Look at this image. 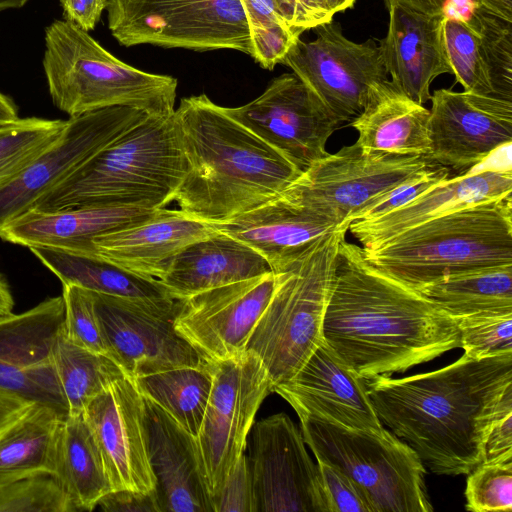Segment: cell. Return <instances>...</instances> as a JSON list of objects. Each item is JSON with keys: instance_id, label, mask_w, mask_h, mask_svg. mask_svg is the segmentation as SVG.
Here are the masks:
<instances>
[{"instance_id": "cell-1", "label": "cell", "mask_w": 512, "mask_h": 512, "mask_svg": "<svg viewBox=\"0 0 512 512\" xmlns=\"http://www.w3.org/2000/svg\"><path fill=\"white\" fill-rule=\"evenodd\" d=\"M364 379L381 423L439 475L468 474L478 466L489 426L512 412V353L463 354L431 372Z\"/></svg>"}, {"instance_id": "cell-2", "label": "cell", "mask_w": 512, "mask_h": 512, "mask_svg": "<svg viewBox=\"0 0 512 512\" xmlns=\"http://www.w3.org/2000/svg\"><path fill=\"white\" fill-rule=\"evenodd\" d=\"M323 338L361 377L404 372L461 347L454 319L373 267L362 247H338Z\"/></svg>"}, {"instance_id": "cell-3", "label": "cell", "mask_w": 512, "mask_h": 512, "mask_svg": "<svg viewBox=\"0 0 512 512\" xmlns=\"http://www.w3.org/2000/svg\"><path fill=\"white\" fill-rule=\"evenodd\" d=\"M189 171L174 194L179 209L223 224L277 197L301 172L207 95L175 109Z\"/></svg>"}, {"instance_id": "cell-4", "label": "cell", "mask_w": 512, "mask_h": 512, "mask_svg": "<svg viewBox=\"0 0 512 512\" xmlns=\"http://www.w3.org/2000/svg\"><path fill=\"white\" fill-rule=\"evenodd\" d=\"M188 171L175 115L149 116L86 161L31 209L165 208Z\"/></svg>"}, {"instance_id": "cell-5", "label": "cell", "mask_w": 512, "mask_h": 512, "mask_svg": "<svg viewBox=\"0 0 512 512\" xmlns=\"http://www.w3.org/2000/svg\"><path fill=\"white\" fill-rule=\"evenodd\" d=\"M362 250L373 267L416 291L451 275L512 266L511 196L443 214Z\"/></svg>"}, {"instance_id": "cell-6", "label": "cell", "mask_w": 512, "mask_h": 512, "mask_svg": "<svg viewBox=\"0 0 512 512\" xmlns=\"http://www.w3.org/2000/svg\"><path fill=\"white\" fill-rule=\"evenodd\" d=\"M43 68L54 105L70 117L115 106L174 114L177 80L134 68L67 20L45 30Z\"/></svg>"}, {"instance_id": "cell-7", "label": "cell", "mask_w": 512, "mask_h": 512, "mask_svg": "<svg viewBox=\"0 0 512 512\" xmlns=\"http://www.w3.org/2000/svg\"><path fill=\"white\" fill-rule=\"evenodd\" d=\"M349 224L316 240L275 273L272 296L245 348L261 361L272 388L291 378L323 339L340 241Z\"/></svg>"}, {"instance_id": "cell-8", "label": "cell", "mask_w": 512, "mask_h": 512, "mask_svg": "<svg viewBox=\"0 0 512 512\" xmlns=\"http://www.w3.org/2000/svg\"><path fill=\"white\" fill-rule=\"evenodd\" d=\"M317 462L347 475L374 512H431L425 466L417 453L384 427L346 428L316 417L299 418Z\"/></svg>"}, {"instance_id": "cell-9", "label": "cell", "mask_w": 512, "mask_h": 512, "mask_svg": "<svg viewBox=\"0 0 512 512\" xmlns=\"http://www.w3.org/2000/svg\"><path fill=\"white\" fill-rule=\"evenodd\" d=\"M433 162L364 150L357 142L313 163L278 196L336 225L349 224Z\"/></svg>"}, {"instance_id": "cell-10", "label": "cell", "mask_w": 512, "mask_h": 512, "mask_svg": "<svg viewBox=\"0 0 512 512\" xmlns=\"http://www.w3.org/2000/svg\"><path fill=\"white\" fill-rule=\"evenodd\" d=\"M108 27L123 46L231 49L252 57L241 0H108Z\"/></svg>"}, {"instance_id": "cell-11", "label": "cell", "mask_w": 512, "mask_h": 512, "mask_svg": "<svg viewBox=\"0 0 512 512\" xmlns=\"http://www.w3.org/2000/svg\"><path fill=\"white\" fill-rule=\"evenodd\" d=\"M209 363L212 387L194 445L212 501L244 453L255 415L272 391L261 361L251 352Z\"/></svg>"}, {"instance_id": "cell-12", "label": "cell", "mask_w": 512, "mask_h": 512, "mask_svg": "<svg viewBox=\"0 0 512 512\" xmlns=\"http://www.w3.org/2000/svg\"><path fill=\"white\" fill-rule=\"evenodd\" d=\"M93 294L107 355L127 377L206 362L175 329L179 299Z\"/></svg>"}, {"instance_id": "cell-13", "label": "cell", "mask_w": 512, "mask_h": 512, "mask_svg": "<svg viewBox=\"0 0 512 512\" xmlns=\"http://www.w3.org/2000/svg\"><path fill=\"white\" fill-rule=\"evenodd\" d=\"M316 38H298L281 64L314 93L340 122L352 121L362 111L372 88L388 80L379 45L374 39H348L333 20L315 28Z\"/></svg>"}, {"instance_id": "cell-14", "label": "cell", "mask_w": 512, "mask_h": 512, "mask_svg": "<svg viewBox=\"0 0 512 512\" xmlns=\"http://www.w3.org/2000/svg\"><path fill=\"white\" fill-rule=\"evenodd\" d=\"M149 116L142 110L115 106L70 117L56 141L0 187V229L33 208L43 195Z\"/></svg>"}, {"instance_id": "cell-15", "label": "cell", "mask_w": 512, "mask_h": 512, "mask_svg": "<svg viewBox=\"0 0 512 512\" xmlns=\"http://www.w3.org/2000/svg\"><path fill=\"white\" fill-rule=\"evenodd\" d=\"M248 462L256 512H329L318 464L285 413L252 426Z\"/></svg>"}, {"instance_id": "cell-16", "label": "cell", "mask_w": 512, "mask_h": 512, "mask_svg": "<svg viewBox=\"0 0 512 512\" xmlns=\"http://www.w3.org/2000/svg\"><path fill=\"white\" fill-rule=\"evenodd\" d=\"M225 110L301 173L328 155L326 143L341 123L294 73L274 78L251 102Z\"/></svg>"}, {"instance_id": "cell-17", "label": "cell", "mask_w": 512, "mask_h": 512, "mask_svg": "<svg viewBox=\"0 0 512 512\" xmlns=\"http://www.w3.org/2000/svg\"><path fill=\"white\" fill-rule=\"evenodd\" d=\"M275 283L269 272L179 299L175 329L207 362L236 357L245 351Z\"/></svg>"}, {"instance_id": "cell-18", "label": "cell", "mask_w": 512, "mask_h": 512, "mask_svg": "<svg viewBox=\"0 0 512 512\" xmlns=\"http://www.w3.org/2000/svg\"><path fill=\"white\" fill-rule=\"evenodd\" d=\"M430 100V161L465 172L511 145L512 100L445 88Z\"/></svg>"}, {"instance_id": "cell-19", "label": "cell", "mask_w": 512, "mask_h": 512, "mask_svg": "<svg viewBox=\"0 0 512 512\" xmlns=\"http://www.w3.org/2000/svg\"><path fill=\"white\" fill-rule=\"evenodd\" d=\"M83 415L102 454L112 489L154 490L144 397L134 381L125 377L114 382L89 402Z\"/></svg>"}, {"instance_id": "cell-20", "label": "cell", "mask_w": 512, "mask_h": 512, "mask_svg": "<svg viewBox=\"0 0 512 512\" xmlns=\"http://www.w3.org/2000/svg\"><path fill=\"white\" fill-rule=\"evenodd\" d=\"M511 145L494 152L462 174L449 177L406 205L382 216L355 220L348 230L363 249L452 211L511 196Z\"/></svg>"}, {"instance_id": "cell-21", "label": "cell", "mask_w": 512, "mask_h": 512, "mask_svg": "<svg viewBox=\"0 0 512 512\" xmlns=\"http://www.w3.org/2000/svg\"><path fill=\"white\" fill-rule=\"evenodd\" d=\"M299 418L316 417L357 430L383 427L361 377L324 340L297 372L272 388Z\"/></svg>"}, {"instance_id": "cell-22", "label": "cell", "mask_w": 512, "mask_h": 512, "mask_svg": "<svg viewBox=\"0 0 512 512\" xmlns=\"http://www.w3.org/2000/svg\"><path fill=\"white\" fill-rule=\"evenodd\" d=\"M218 232L182 210L159 208L146 218L92 240L94 255L139 276L159 279L171 260L195 241Z\"/></svg>"}, {"instance_id": "cell-23", "label": "cell", "mask_w": 512, "mask_h": 512, "mask_svg": "<svg viewBox=\"0 0 512 512\" xmlns=\"http://www.w3.org/2000/svg\"><path fill=\"white\" fill-rule=\"evenodd\" d=\"M387 10V34L379 41L384 67L397 88L424 105L431 99L433 80L452 74L442 40L446 14L422 13L397 4Z\"/></svg>"}, {"instance_id": "cell-24", "label": "cell", "mask_w": 512, "mask_h": 512, "mask_svg": "<svg viewBox=\"0 0 512 512\" xmlns=\"http://www.w3.org/2000/svg\"><path fill=\"white\" fill-rule=\"evenodd\" d=\"M144 404L148 456L159 512H213L194 438L150 399L144 397Z\"/></svg>"}, {"instance_id": "cell-25", "label": "cell", "mask_w": 512, "mask_h": 512, "mask_svg": "<svg viewBox=\"0 0 512 512\" xmlns=\"http://www.w3.org/2000/svg\"><path fill=\"white\" fill-rule=\"evenodd\" d=\"M155 210L107 205H82L51 211L30 209L3 226L0 238L27 248H59L94 255V238L138 222Z\"/></svg>"}, {"instance_id": "cell-26", "label": "cell", "mask_w": 512, "mask_h": 512, "mask_svg": "<svg viewBox=\"0 0 512 512\" xmlns=\"http://www.w3.org/2000/svg\"><path fill=\"white\" fill-rule=\"evenodd\" d=\"M214 225L257 251L274 273L285 270L316 240L341 226L279 196L226 223Z\"/></svg>"}, {"instance_id": "cell-27", "label": "cell", "mask_w": 512, "mask_h": 512, "mask_svg": "<svg viewBox=\"0 0 512 512\" xmlns=\"http://www.w3.org/2000/svg\"><path fill=\"white\" fill-rule=\"evenodd\" d=\"M273 272L253 248L218 230L180 251L158 279L172 298Z\"/></svg>"}, {"instance_id": "cell-28", "label": "cell", "mask_w": 512, "mask_h": 512, "mask_svg": "<svg viewBox=\"0 0 512 512\" xmlns=\"http://www.w3.org/2000/svg\"><path fill=\"white\" fill-rule=\"evenodd\" d=\"M430 110L386 80L375 85L361 111L351 121L356 142L368 151L427 156Z\"/></svg>"}, {"instance_id": "cell-29", "label": "cell", "mask_w": 512, "mask_h": 512, "mask_svg": "<svg viewBox=\"0 0 512 512\" xmlns=\"http://www.w3.org/2000/svg\"><path fill=\"white\" fill-rule=\"evenodd\" d=\"M51 475L74 511H91L113 491L100 449L83 415L59 421L53 448Z\"/></svg>"}, {"instance_id": "cell-30", "label": "cell", "mask_w": 512, "mask_h": 512, "mask_svg": "<svg viewBox=\"0 0 512 512\" xmlns=\"http://www.w3.org/2000/svg\"><path fill=\"white\" fill-rule=\"evenodd\" d=\"M62 418L53 408L34 402L0 428V487L51 475L55 434Z\"/></svg>"}, {"instance_id": "cell-31", "label": "cell", "mask_w": 512, "mask_h": 512, "mask_svg": "<svg viewBox=\"0 0 512 512\" xmlns=\"http://www.w3.org/2000/svg\"><path fill=\"white\" fill-rule=\"evenodd\" d=\"M29 249L58 277L62 285H75L93 292L121 297L170 296L158 279L129 273L96 255L49 247Z\"/></svg>"}, {"instance_id": "cell-32", "label": "cell", "mask_w": 512, "mask_h": 512, "mask_svg": "<svg viewBox=\"0 0 512 512\" xmlns=\"http://www.w3.org/2000/svg\"><path fill=\"white\" fill-rule=\"evenodd\" d=\"M132 380L142 396L161 407L193 438L198 435L212 387L209 362L168 369Z\"/></svg>"}, {"instance_id": "cell-33", "label": "cell", "mask_w": 512, "mask_h": 512, "mask_svg": "<svg viewBox=\"0 0 512 512\" xmlns=\"http://www.w3.org/2000/svg\"><path fill=\"white\" fill-rule=\"evenodd\" d=\"M64 317L61 295L0 319V362L23 368L52 362V347L64 329Z\"/></svg>"}, {"instance_id": "cell-34", "label": "cell", "mask_w": 512, "mask_h": 512, "mask_svg": "<svg viewBox=\"0 0 512 512\" xmlns=\"http://www.w3.org/2000/svg\"><path fill=\"white\" fill-rule=\"evenodd\" d=\"M51 361L68 406V415L82 414L93 398L127 377L111 357L74 344L65 336L64 329L54 341Z\"/></svg>"}, {"instance_id": "cell-35", "label": "cell", "mask_w": 512, "mask_h": 512, "mask_svg": "<svg viewBox=\"0 0 512 512\" xmlns=\"http://www.w3.org/2000/svg\"><path fill=\"white\" fill-rule=\"evenodd\" d=\"M418 292L449 315L512 308V266L451 275Z\"/></svg>"}, {"instance_id": "cell-36", "label": "cell", "mask_w": 512, "mask_h": 512, "mask_svg": "<svg viewBox=\"0 0 512 512\" xmlns=\"http://www.w3.org/2000/svg\"><path fill=\"white\" fill-rule=\"evenodd\" d=\"M66 124L67 120L29 117L0 125V187L55 142Z\"/></svg>"}, {"instance_id": "cell-37", "label": "cell", "mask_w": 512, "mask_h": 512, "mask_svg": "<svg viewBox=\"0 0 512 512\" xmlns=\"http://www.w3.org/2000/svg\"><path fill=\"white\" fill-rule=\"evenodd\" d=\"M442 40L452 74L464 91L496 96L481 57L478 34L469 21L446 15Z\"/></svg>"}, {"instance_id": "cell-38", "label": "cell", "mask_w": 512, "mask_h": 512, "mask_svg": "<svg viewBox=\"0 0 512 512\" xmlns=\"http://www.w3.org/2000/svg\"><path fill=\"white\" fill-rule=\"evenodd\" d=\"M248 21L252 57L263 68L280 64L300 34L283 18L275 0H241Z\"/></svg>"}, {"instance_id": "cell-39", "label": "cell", "mask_w": 512, "mask_h": 512, "mask_svg": "<svg viewBox=\"0 0 512 512\" xmlns=\"http://www.w3.org/2000/svg\"><path fill=\"white\" fill-rule=\"evenodd\" d=\"M469 23L496 96L512 100V22L473 8Z\"/></svg>"}, {"instance_id": "cell-40", "label": "cell", "mask_w": 512, "mask_h": 512, "mask_svg": "<svg viewBox=\"0 0 512 512\" xmlns=\"http://www.w3.org/2000/svg\"><path fill=\"white\" fill-rule=\"evenodd\" d=\"M460 331L464 354L486 358L512 353V308L451 315Z\"/></svg>"}, {"instance_id": "cell-41", "label": "cell", "mask_w": 512, "mask_h": 512, "mask_svg": "<svg viewBox=\"0 0 512 512\" xmlns=\"http://www.w3.org/2000/svg\"><path fill=\"white\" fill-rule=\"evenodd\" d=\"M0 393L28 403L47 405L61 417L68 416V406L52 362L30 368L0 362Z\"/></svg>"}, {"instance_id": "cell-42", "label": "cell", "mask_w": 512, "mask_h": 512, "mask_svg": "<svg viewBox=\"0 0 512 512\" xmlns=\"http://www.w3.org/2000/svg\"><path fill=\"white\" fill-rule=\"evenodd\" d=\"M466 509L472 512L512 511V460L480 463L468 473Z\"/></svg>"}, {"instance_id": "cell-43", "label": "cell", "mask_w": 512, "mask_h": 512, "mask_svg": "<svg viewBox=\"0 0 512 512\" xmlns=\"http://www.w3.org/2000/svg\"><path fill=\"white\" fill-rule=\"evenodd\" d=\"M67 496L50 474L0 487V512H71Z\"/></svg>"}, {"instance_id": "cell-44", "label": "cell", "mask_w": 512, "mask_h": 512, "mask_svg": "<svg viewBox=\"0 0 512 512\" xmlns=\"http://www.w3.org/2000/svg\"><path fill=\"white\" fill-rule=\"evenodd\" d=\"M62 286L65 336L78 346L107 355L95 312L93 291L75 285Z\"/></svg>"}, {"instance_id": "cell-45", "label": "cell", "mask_w": 512, "mask_h": 512, "mask_svg": "<svg viewBox=\"0 0 512 512\" xmlns=\"http://www.w3.org/2000/svg\"><path fill=\"white\" fill-rule=\"evenodd\" d=\"M449 177V168L433 162L427 168L385 194L357 220L376 218L400 208L436 187Z\"/></svg>"}, {"instance_id": "cell-46", "label": "cell", "mask_w": 512, "mask_h": 512, "mask_svg": "<svg viewBox=\"0 0 512 512\" xmlns=\"http://www.w3.org/2000/svg\"><path fill=\"white\" fill-rule=\"evenodd\" d=\"M213 512H256L252 476L243 453L219 492L212 497Z\"/></svg>"}, {"instance_id": "cell-47", "label": "cell", "mask_w": 512, "mask_h": 512, "mask_svg": "<svg viewBox=\"0 0 512 512\" xmlns=\"http://www.w3.org/2000/svg\"><path fill=\"white\" fill-rule=\"evenodd\" d=\"M329 512H374L369 500L347 475L317 462Z\"/></svg>"}, {"instance_id": "cell-48", "label": "cell", "mask_w": 512, "mask_h": 512, "mask_svg": "<svg viewBox=\"0 0 512 512\" xmlns=\"http://www.w3.org/2000/svg\"><path fill=\"white\" fill-rule=\"evenodd\" d=\"M287 24L297 33L333 20L318 0H275Z\"/></svg>"}, {"instance_id": "cell-49", "label": "cell", "mask_w": 512, "mask_h": 512, "mask_svg": "<svg viewBox=\"0 0 512 512\" xmlns=\"http://www.w3.org/2000/svg\"><path fill=\"white\" fill-rule=\"evenodd\" d=\"M512 460V412L496 418L489 426L482 447V462Z\"/></svg>"}, {"instance_id": "cell-50", "label": "cell", "mask_w": 512, "mask_h": 512, "mask_svg": "<svg viewBox=\"0 0 512 512\" xmlns=\"http://www.w3.org/2000/svg\"><path fill=\"white\" fill-rule=\"evenodd\" d=\"M97 506L107 512H159L154 490H113L104 495Z\"/></svg>"}, {"instance_id": "cell-51", "label": "cell", "mask_w": 512, "mask_h": 512, "mask_svg": "<svg viewBox=\"0 0 512 512\" xmlns=\"http://www.w3.org/2000/svg\"><path fill=\"white\" fill-rule=\"evenodd\" d=\"M108 0H60L65 20L88 32L95 28Z\"/></svg>"}, {"instance_id": "cell-52", "label": "cell", "mask_w": 512, "mask_h": 512, "mask_svg": "<svg viewBox=\"0 0 512 512\" xmlns=\"http://www.w3.org/2000/svg\"><path fill=\"white\" fill-rule=\"evenodd\" d=\"M387 9L393 4L427 14L444 13L449 0H384Z\"/></svg>"}, {"instance_id": "cell-53", "label": "cell", "mask_w": 512, "mask_h": 512, "mask_svg": "<svg viewBox=\"0 0 512 512\" xmlns=\"http://www.w3.org/2000/svg\"><path fill=\"white\" fill-rule=\"evenodd\" d=\"M475 8L512 22V0H472Z\"/></svg>"}, {"instance_id": "cell-54", "label": "cell", "mask_w": 512, "mask_h": 512, "mask_svg": "<svg viewBox=\"0 0 512 512\" xmlns=\"http://www.w3.org/2000/svg\"><path fill=\"white\" fill-rule=\"evenodd\" d=\"M28 404L19 398L0 393V428L17 416Z\"/></svg>"}, {"instance_id": "cell-55", "label": "cell", "mask_w": 512, "mask_h": 512, "mask_svg": "<svg viewBox=\"0 0 512 512\" xmlns=\"http://www.w3.org/2000/svg\"><path fill=\"white\" fill-rule=\"evenodd\" d=\"M19 119L18 110L10 97L0 92V125Z\"/></svg>"}, {"instance_id": "cell-56", "label": "cell", "mask_w": 512, "mask_h": 512, "mask_svg": "<svg viewBox=\"0 0 512 512\" xmlns=\"http://www.w3.org/2000/svg\"><path fill=\"white\" fill-rule=\"evenodd\" d=\"M14 301L9 286L0 274V319L12 315Z\"/></svg>"}, {"instance_id": "cell-57", "label": "cell", "mask_w": 512, "mask_h": 512, "mask_svg": "<svg viewBox=\"0 0 512 512\" xmlns=\"http://www.w3.org/2000/svg\"><path fill=\"white\" fill-rule=\"evenodd\" d=\"M322 8L333 17L336 13L353 7L356 0H318Z\"/></svg>"}, {"instance_id": "cell-58", "label": "cell", "mask_w": 512, "mask_h": 512, "mask_svg": "<svg viewBox=\"0 0 512 512\" xmlns=\"http://www.w3.org/2000/svg\"><path fill=\"white\" fill-rule=\"evenodd\" d=\"M29 0H0V11L23 7Z\"/></svg>"}]
</instances>
